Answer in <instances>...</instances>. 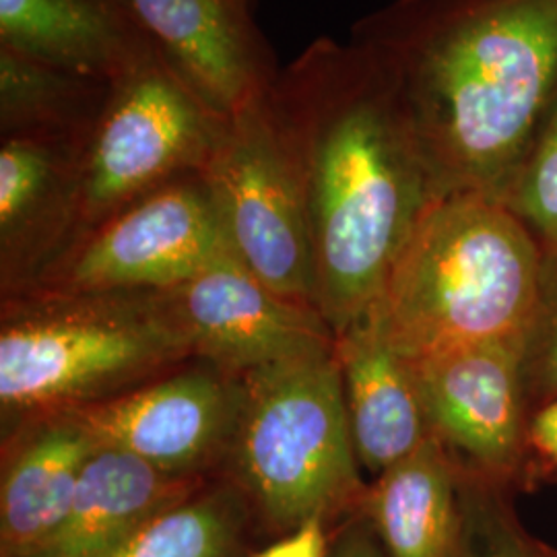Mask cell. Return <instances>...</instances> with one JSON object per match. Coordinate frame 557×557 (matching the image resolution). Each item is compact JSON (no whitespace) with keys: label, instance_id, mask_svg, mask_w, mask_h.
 <instances>
[{"label":"cell","instance_id":"6da1fadb","mask_svg":"<svg viewBox=\"0 0 557 557\" xmlns=\"http://www.w3.org/2000/svg\"><path fill=\"white\" fill-rule=\"evenodd\" d=\"M269 100L304 188L317 306L337 337L374 308L438 186L395 81L358 44H308Z\"/></svg>","mask_w":557,"mask_h":557},{"label":"cell","instance_id":"7a4b0ae2","mask_svg":"<svg viewBox=\"0 0 557 557\" xmlns=\"http://www.w3.org/2000/svg\"><path fill=\"white\" fill-rule=\"evenodd\" d=\"M397 85L440 197L502 199L557 91V0H393L354 25Z\"/></svg>","mask_w":557,"mask_h":557},{"label":"cell","instance_id":"3957f363","mask_svg":"<svg viewBox=\"0 0 557 557\" xmlns=\"http://www.w3.org/2000/svg\"><path fill=\"white\" fill-rule=\"evenodd\" d=\"M543 267L537 238L498 199L440 197L370 310L407 359L522 337Z\"/></svg>","mask_w":557,"mask_h":557},{"label":"cell","instance_id":"277c9868","mask_svg":"<svg viewBox=\"0 0 557 557\" xmlns=\"http://www.w3.org/2000/svg\"><path fill=\"white\" fill-rule=\"evenodd\" d=\"M195 358L165 292H25L2 304V419L25 425L119 397Z\"/></svg>","mask_w":557,"mask_h":557},{"label":"cell","instance_id":"5b68a950","mask_svg":"<svg viewBox=\"0 0 557 557\" xmlns=\"http://www.w3.org/2000/svg\"><path fill=\"white\" fill-rule=\"evenodd\" d=\"M227 462V478L246 494L264 539L289 535L312 518L333 531L361 510L368 485L359 475L335 351L242 376Z\"/></svg>","mask_w":557,"mask_h":557},{"label":"cell","instance_id":"8992f818","mask_svg":"<svg viewBox=\"0 0 557 557\" xmlns=\"http://www.w3.org/2000/svg\"><path fill=\"white\" fill-rule=\"evenodd\" d=\"M223 122L160 57L112 83L83 145L71 248L131 202L202 172Z\"/></svg>","mask_w":557,"mask_h":557},{"label":"cell","instance_id":"52a82bcc","mask_svg":"<svg viewBox=\"0 0 557 557\" xmlns=\"http://www.w3.org/2000/svg\"><path fill=\"white\" fill-rule=\"evenodd\" d=\"M200 174L239 262L281 296L319 310L304 188L269 87L225 119Z\"/></svg>","mask_w":557,"mask_h":557},{"label":"cell","instance_id":"ba28073f","mask_svg":"<svg viewBox=\"0 0 557 557\" xmlns=\"http://www.w3.org/2000/svg\"><path fill=\"white\" fill-rule=\"evenodd\" d=\"M225 255L234 250L199 172L161 186L103 221L27 292H165Z\"/></svg>","mask_w":557,"mask_h":557},{"label":"cell","instance_id":"9c48e42d","mask_svg":"<svg viewBox=\"0 0 557 557\" xmlns=\"http://www.w3.org/2000/svg\"><path fill=\"white\" fill-rule=\"evenodd\" d=\"M432 436L469 478L522 492L531 405L522 337L409 359Z\"/></svg>","mask_w":557,"mask_h":557},{"label":"cell","instance_id":"30bf717a","mask_svg":"<svg viewBox=\"0 0 557 557\" xmlns=\"http://www.w3.org/2000/svg\"><path fill=\"white\" fill-rule=\"evenodd\" d=\"M242 407V376L202 361L119 397L73 411L100 444L178 478H209L227 460Z\"/></svg>","mask_w":557,"mask_h":557},{"label":"cell","instance_id":"8fae6325","mask_svg":"<svg viewBox=\"0 0 557 557\" xmlns=\"http://www.w3.org/2000/svg\"><path fill=\"white\" fill-rule=\"evenodd\" d=\"M195 358L244 376L287 359L335 351L337 338L317 308L285 298L225 255L165 289Z\"/></svg>","mask_w":557,"mask_h":557},{"label":"cell","instance_id":"7c38bea8","mask_svg":"<svg viewBox=\"0 0 557 557\" xmlns=\"http://www.w3.org/2000/svg\"><path fill=\"white\" fill-rule=\"evenodd\" d=\"M122 2L160 59L223 119L277 77L273 48L238 0Z\"/></svg>","mask_w":557,"mask_h":557},{"label":"cell","instance_id":"4fadbf2b","mask_svg":"<svg viewBox=\"0 0 557 557\" xmlns=\"http://www.w3.org/2000/svg\"><path fill=\"white\" fill-rule=\"evenodd\" d=\"M85 139L0 137V273L4 296L27 292L71 248Z\"/></svg>","mask_w":557,"mask_h":557},{"label":"cell","instance_id":"5bb4252c","mask_svg":"<svg viewBox=\"0 0 557 557\" xmlns=\"http://www.w3.org/2000/svg\"><path fill=\"white\" fill-rule=\"evenodd\" d=\"M335 338L359 467L379 478L432 438L413 366L393 347L370 312Z\"/></svg>","mask_w":557,"mask_h":557},{"label":"cell","instance_id":"9a60e30c","mask_svg":"<svg viewBox=\"0 0 557 557\" xmlns=\"http://www.w3.org/2000/svg\"><path fill=\"white\" fill-rule=\"evenodd\" d=\"M0 46L110 85L160 57L122 0H0Z\"/></svg>","mask_w":557,"mask_h":557},{"label":"cell","instance_id":"2e32d148","mask_svg":"<svg viewBox=\"0 0 557 557\" xmlns=\"http://www.w3.org/2000/svg\"><path fill=\"white\" fill-rule=\"evenodd\" d=\"M98 450L69 413L21 425L2 458L0 557H27L59 529Z\"/></svg>","mask_w":557,"mask_h":557},{"label":"cell","instance_id":"e0dca14e","mask_svg":"<svg viewBox=\"0 0 557 557\" xmlns=\"http://www.w3.org/2000/svg\"><path fill=\"white\" fill-rule=\"evenodd\" d=\"M114 448H100L81 475L59 529L27 557H110L140 527L205 487Z\"/></svg>","mask_w":557,"mask_h":557},{"label":"cell","instance_id":"ac0fdd59","mask_svg":"<svg viewBox=\"0 0 557 557\" xmlns=\"http://www.w3.org/2000/svg\"><path fill=\"white\" fill-rule=\"evenodd\" d=\"M361 512L388 557H455L460 535V473L438 440L380 473Z\"/></svg>","mask_w":557,"mask_h":557},{"label":"cell","instance_id":"d6986e66","mask_svg":"<svg viewBox=\"0 0 557 557\" xmlns=\"http://www.w3.org/2000/svg\"><path fill=\"white\" fill-rule=\"evenodd\" d=\"M110 83L0 46V137L87 139Z\"/></svg>","mask_w":557,"mask_h":557},{"label":"cell","instance_id":"ffe728a7","mask_svg":"<svg viewBox=\"0 0 557 557\" xmlns=\"http://www.w3.org/2000/svg\"><path fill=\"white\" fill-rule=\"evenodd\" d=\"M262 539L246 494L225 475L147 520L110 557H248Z\"/></svg>","mask_w":557,"mask_h":557},{"label":"cell","instance_id":"44dd1931","mask_svg":"<svg viewBox=\"0 0 557 557\" xmlns=\"http://www.w3.org/2000/svg\"><path fill=\"white\" fill-rule=\"evenodd\" d=\"M460 473V471H458ZM515 492L460 473V535L455 557H557L520 522Z\"/></svg>","mask_w":557,"mask_h":557},{"label":"cell","instance_id":"7402d4cb","mask_svg":"<svg viewBox=\"0 0 557 557\" xmlns=\"http://www.w3.org/2000/svg\"><path fill=\"white\" fill-rule=\"evenodd\" d=\"M499 200L529 227L543 250H557V91L517 176Z\"/></svg>","mask_w":557,"mask_h":557},{"label":"cell","instance_id":"603a6c76","mask_svg":"<svg viewBox=\"0 0 557 557\" xmlns=\"http://www.w3.org/2000/svg\"><path fill=\"white\" fill-rule=\"evenodd\" d=\"M522 372L531 413L557 398V250H543L537 301L522 335Z\"/></svg>","mask_w":557,"mask_h":557},{"label":"cell","instance_id":"cb8c5ba5","mask_svg":"<svg viewBox=\"0 0 557 557\" xmlns=\"http://www.w3.org/2000/svg\"><path fill=\"white\" fill-rule=\"evenodd\" d=\"M557 481V398L539 405L527 428V460L522 490Z\"/></svg>","mask_w":557,"mask_h":557},{"label":"cell","instance_id":"d4e9b609","mask_svg":"<svg viewBox=\"0 0 557 557\" xmlns=\"http://www.w3.org/2000/svg\"><path fill=\"white\" fill-rule=\"evenodd\" d=\"M331 529L322 518L304 522L289 535L275 539L248 557H329Z\"/></svg>","mask_w":557,"mask_h":557},{"label":"cell","instance_id":"484cf974","mask_svg":"<svg viewBox=\"0 0 557 557\" xmlns=\"http://www.w3.org/2000/svg\"><path fill=\"white\" fill-rule=\"evenodd\" d=\"M329 557H388L374 527L359 510L331 531Z\"/></svg>","mask_w":557,"mask_h":557},{"label":"cell","instance_id":"4316f807","mask_svg":"<svg viewBox=\"0 0 557 557\" xmlns=\"http://www.w3.org/2000/svg\"><path fill=\"white\" fill-rule=\"evenodd\" d=\"M238 2H242L244 7H248V9H250V2H252V0H238Z\"/></svg>","mask_w":557,"mask_h":557}]
</instances>
